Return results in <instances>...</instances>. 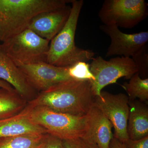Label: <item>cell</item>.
<instances>
[{
    "label": "cell",
    "mask_w": 148,
    "mask_h": 148,
    "mask_svg": "<svg viewBox=\"0 0 148 148\" xmlns=\"http://www.w3.org/2000/svg\"><path fill=\"white\" fill-rule=\"evenodd\" d=\"M94 97L90 82L69 80L39 92L27 106H41L57 112L84 116L93 105Z\"/></svg>",
    "instance_id": "obj_1"
},
{
    "label": "cell",
    "mask_w": 148,
    "mask_h": 148,
    "mask_svg": "<svg viewBox=\"0 0 148 148\" xmlns=\"http://www.w3.org/2000/svg\"><path fill=\"white\" fill-rule=\"evenodd\" d=\"M72 0H0V41L28 29L40 13L65 7Z\"/></svg>",
    "instance_id": "obj_2"
},
{
    "label": "cell",
    "mask_w": 148,
    "mask_h": 148,
    "mask_svg": "<svg viewBox=\"0 0 148 148\" xmlns=\"http://www.w3.org/2000/svg\"><path fill=\"white\" fill-rule=\"evenodd\" d=\"M71 13L63 29L50 41L46 62L53 66L70 67L79 62L92 60L95 53L76 46L75 38L83 0H72Z\"/></svg>",
    "instance_id": "obj_3"
},
{
    "label": "cell",
    "mask_w": 148,
    "mask_h": 148,
    "mask_svg": "<svg viewBox=\"0 0 148 148\" xmlns=\"http://www.w3.org/2000/svg\"><path fill=\"white\" fill-rule=\"evenodd\" d=\"M24 110L30 119L50 134L61 140L82 138L88 128L87 114L76 116L54 112L41 106L29 108Z\"/></svg>",
    "instance_id": "obj_4"
},
{
    "label": "cell",
    "mask_w": 148,
    "mask_h": 148,
    "mask_svg": "<svg viewBox=\"0 0 148 148\" xmlns=\"http://www.w3.org/2000/svg\"><path fill=\"white\" fill-rule=\"evenodd\" d=\"M50 41L27 29L0 44L16 66L46 62Z\"/></svg>",
    "instance_id": "obj_5"
},
{
    "label": "cell",
    "mask_w": 148,
    "mask_h": 148,
    "mask_svg": "<svg viewBox=\"0 0 148 148\" xmlns=\"http://www.w3.org/2000/svg\"><path fill=\"white\" fill-rule=\"evenodd\" d=\"M148 14V4L144 0H105L98 16L104 25L132 29Z\"/></svg>",
    "instance_id": "obj_6"
},
{
    "label": "cell",
    "mask_w": 148,
    "mask_h": 148,
    "mask_svg": "<svg viewBox=\"0 0 148 148\" xmlns=\"http://www.w3.org/2000/svg\"><path fill=\"white\" fill-rule=\"evenodd\" d=\"M90 64V71L95 80L90 82L94 97L100 96L104 88L116 84L119 78L130 79L138 72L137 65L131 58L117 57L106 61L101 56L93 58Z\"/></svg>",
    "instance_id": "obj_7"
},
{
    "label": "cell",
    "mask_w": 148,
    "mask_h": 148,
    "mask_svg": "<svg viewBox=\"0 0 148 148\" xmlns=\"http://www.w3.org/2000/svg\"><path fill=\"white\" fill-rule=\"evenodd\" d=\"M129 98L125 94L102 91L94 97V104L101 110L114 128V138L124 143L129 139L127 132Z\"/></svg>",
    "instance_id": "obj_8"
},
{
    "label": "cell",
    "mask_w": 148,
    "mask_h": 148,
    "mask_svg": "<svg viewBox=\"0 0 148 148\" xmlns=\"http://www.w3.org/2000/svg\"><path fill=\"white\" fill-rule=\"evenodd\" d=\"M34 89L38 92L49 89L56 85L74 79L69 75V67L53 66L46 62L17 66Z\"/></svg>",
    "instance_id": "obj_9"
},
{
    "label": "cell",
    "mask_w": 148,
    "mask_h": 148,
    "mask_svg": "<svg viewBox=\"0 0 148 148\" xmlns=\"http://www.w3.org/2000/svg\"><path fill=\"white\" fill-rule=\"evenodd\" d=\"M99 28L111 39L106 57L119 55L132 58L147 45L148 32L127 34L123 33L116 26L103 24Z\"/></svg>",
    "instance_id": "obj_10"
},
{
    "label": "cell",
    "mask_w": 148,
    "mask_h": 148,
    "mask_svg": "<svg viewBox=\"0 0 148 148\" xmlns=\"http://www.w3.org/2000/svg\"><path fill=\"white\" fill-rule=\"evenodd\" d=\"M87 115L88 128L82 139L90 148H109L114 137L111 122L94 103Z\"/></svg>",
    "instance_id": "obj_11"
},
{
    "label": "cell",
    "mask_w": 148,
    "mask_h": 148,
    "mask_svg": "<svg viewBox=\"0 0 148 148\" xmlns=\"http://www.w3.org/2000/svg\"><path fill=\"white\" fill-rule=\"evenodd\" d=\"M71 7L42 12L32 19L28 29L50 42L63 29L71 13Z\"/></svg>",
    "instance_id": "obj_12"
},
{
    "label": "cell",
    "mask_w": 148,
    "mask_h": 148,
    "mask_svg": "<svg viewBox=\"0 0 148 148\" xmlns=\"http://www.w3.org/2000/svg\"><path fill=\"white\" fill-rule=\"evenodd\" d=\"M0 79L8 83L27 102L34 99L38 93L29 84L19 68L1 50Z\"/></svg>",
    "instance_id": "obj_13"
},
{
    "label": "cell",
    "mask_w": 148,
    "mask_h": 148,
    "mask_svg": "<svg viewBox=\"0 0 148 148\" xmlns=\"http://www.w3.org/2000/svg\"><path fill=\"white\" fill-rule=\"evenodd\" d=\"M34 133L46 134L47 132L30 119L24 109L14 116L0 120V138Z\"/></svg>",
    "instance_id": "obj_14"
},
{
    "label": "cell",
    "mask_w": 148,
    "mask_h": 148,
    "mask_svg": "<svg viewBox=\"0 0 148 148\" xmlns=\"http://www.w3.org/2000/svg\"><path fill=\"white\" fill-rule=\"evenodd\" d=\"M127 132L129 139L140 140L148 136V108L139 100L129 101Z\"/></svg>",
    "instance_id": "obj_15"
},
{
    "label": "cell",
    "mask_w": 148,
    "mask_h": 148,
    "mask_svg": "<svg viewBox=\"0 0 148 148\" xmlns=\"http://www.w3.org/2000/svg\"><path fill=\"white\" fill-rule=\"evenodd\" d=\"M27 104V101L15 90L10 91L0 88V120L9 118L19 113Z\"/></svg>",
    "instance_id": "obj_16"
},
{
    "label": "cell",
    "mask_w": 148,
    "mask_h": 148,
    "mask_svg": "<svg viewBox=\"0 0 148 148\" xmlns=\"http://www.w3.org/2000/svg\"><path fill=\"white\" fill-rule=\"evenodd\" d=\"M45 134L34 133L0 138V148H37Z\"/></svg>",
    "instance_id": "obj_17"
},
{
    "label": "cell",
    "mask_w": 148,
    "mask_h": 148,
    "mask_svg": "<svg viewBox=\"0 0 148 148\" xmlns=\"http://www.w3.org/2000/svg\"><path fill=\"white\" fill-rule=\"evenodd\" d=\"M122 87L128 93L129 101L137 98L144 102L148 99V78L143 79L138 72L134 74L130 79L129 82H125Z\"/></svg>",
    "instance_id": "obj_18"
},
{
    "label": "cell",
    "mask_w": 148,
    "mask_h": 148,
    "mask_svg": "<svg viewBox=\"0 0 148 148\" xmlns=\"http://www.w3.org/2000/svg\"><path fill=\"white\" fill-rule=\"evenodd\" d=\"M69 75L73 79L92 82L95 79L90 69V64L79 62L69 67Z\"/></svg>",
    "instance_id": "obj_19"
},
{
    "label": "cell",
    "mask_w": 148,
    "mask_h": 148,
    "mask_svg": "<svg viewBox=\"0 0 148 148\" xmlns=\"http://www.w3.org/2000/svg\"><path fill=\"white\" fill-rule=\"evenodd\" d=\"M137 65L140 76H145L148 69V45H147L135 56L132 58Z\"/></svg>",
    "instance_id": "obj_20"
},
{
    "label": "cell",
    "mask_w": 148,
    "mask_h": 148,
    "mask_svg": "<svg viewBox=\"0 0 148 148\" xmlns=\"http://www.w3.org/2000/svg\"><path fill=\"white\" fill-rule=\"evenodd\" d=\"M37 148H65L63 140L50 134L44 135L41 142Z\"/></svg>",
    "instance_id": "obj_21"
},
{
    "label": "cell",
    "mask_w": 148,
    "mask_h": 148,
    "mask_svg": "<svg viewBox=\"0 0 148 148\" xmlns=\"http://www.w3.org/2000/svg\"><path fill=\"white\" fill-rule=\"evenodd\" d=\"M65 148H90L82 138L63 140Z\"/></svg>",
    "instance_id": "obj_22"
},
{
    "label": "cell",
    "mask_w": 148,
    "mask_h": 148,
    "mask_svg": "<svg viewBox=\"0 0 148 148\" xmlns=\"http://www.w3.org/2000/svg\"><path fill=\"white\" fill-rule=\"evenodd\" d=\"M123 143L125 148H148V136L137 140L128 139Z\"/></svg>",
    "instance_id": "obj_23"
},
{
    "label": "cell",
    "mask_w": 148,
    "mask_h": 148,
    "mask_svg": "<svg viewBox=\"0 0 148 148\" xmlns=\"http://www.w3.org/2000/svg\"><path fill=\"white\" fill-rule=\"evenodd\" d=\"M109 148H125L124 144L115 138H112L110 143Z\"/></svg>",
    "instance_id": "obj_24"
},
{
    "label": "cell",
    "mask_w": 148,
    "mask_h": 148,
    "mask_svg": "<svg viewBox=\"0 0 148 148\" xmlns=\"http://www.w3.org/2000/svg\"><path fill=\"white\" fill-rule=\"evenodd\" d=\"M0 88H4V89H7L8 90H10V91H14V90H15L13 87L10 84L8 83L1 79H0Z\"/></svg>",
    "instance_id": "obj_25"
}]
</instances>
